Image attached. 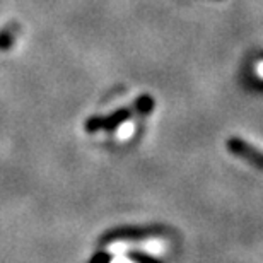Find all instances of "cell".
<instances>
[{
	"label": "cell",
	"instance_id": "1",
	"mask_svg": "<svg viewBox=\"0 0 263 263\" xmlns=\"http://www.w3.org/2000/svg\"><path fill=\"white\" fill-rule=\"evenodd\" d=\"M152 106H154V101H152V99H151L149 96H144L142 99H139L137 103L132 104V106L120 109V111H117L115 115H111V117H108V118H94V120H89L86 128H87V132H94V130H98V128H109L111 125L118 123L120 120L127 118L128 115L132 113V109H142V111H149V109H151Z\"/></svg>",
	"mask_w": 263,
	"mask_h": 263
},
{
	"label": "cell",
	"instance_id": "2",
	"mask_svg": "<svg viewBox=\"0 0 263 263\" xmlns=\"http://www.w3.org/2000/svg\"><path fill=\"white\" fill-rule=\"evenodd\" d=\"M228 147L233 154L243 157L245 161L251 162L255 167H258V170L263 171V152L255 149L253 145L246 144L245 140L238 139V137H231V139L228 140Z\"/></svg>",
	"mask_w": 263,
	"mask_h": 263
},
{
	"label": "cell",
	"instance_id": "3",
	"mask_svg": "<svg viewBox=\"0 0 263 263\" xmlns=\"http://www.w3.org/2000/svg\"><path fill=\"white\" fill-rule=\"evenodd\" d=\"M145 251V253H161L164 251V243L159 239H152V241H144V243H125V241H120V243H115L109 246V251L113 253H122V251Z\"/></svg>",
	"mask_w": 263,
	"mask_h": 263
},
{
	"label": "cell",
	"instance_id": "4",
	"mask_svg": "<svg viewBox=\"0 0 263 263\" xmlns=\"http://www.w3.org/2000/svg\"><path fill=\"white\" fill-rule=\"evenodd\" d=\"M134 132H135L134 123H132V122L123 123L122 127H120V130H118V139L120 140H127V139H130V135L134 134Z\"/></svg>",
	"mask_w": 263,
	"mask_h": 263
},
{
	"label": "cell",
	"instance_id": "5",
	"mask_svg": "<svg viewBox=\"0 0 263 263\" xmlns=\"http://www.w3.org/2000/svg\"><path fill=\"white\" fill-rule=\"evenodd\" d=\"M111 263H132V261H128V260H123V258H117V260L111 261Z\"/></svg>",
	"mask_w": 263,
	"mask_h": 263
},
{
	"label": "cell",
	"instance_id": "6",
	"mask_svg": "<svg viewBox=\"0 0 263 263\" xmlns=\"http://www.w3.org/2000/svg\"><path fill=\"white\" fill-rule=\"evenodd\" d=\"M258 73H260V76L263 77V62H261V64L258 65Z\"/></svg>",
	"mask_w": 263,
	"mask_h": 263
}]
</instances>
